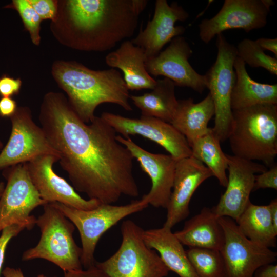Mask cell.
I'll list each match as a JSON object with an SVG mask.
<instances>
[{"instance_id": "30bf717a", "label": "cell", "mask_w": 277, "mask_h": 277, "mask_svg": "<svg viewBox=\"0 0 277 277\" xmlns=\"http://www.w3.org/2000/svg\"><path fill=\"white\" fill-rule=\"evenodd\" d=\"M10 118L11 131L0 153V170L27 163L43 155H53L60 159L42 127L34 122L29 107H18Z\"/></svg>"}, {"instance_id": "5b68a950", "label": "cell", "mask_w": 277, "mask_h": 277, "mask_svg": "<svg viewBox=\"0 0 277 277\" xmlns=\"http://www.w3.org/2000/svg\"><path fill=\"white\" fill-rule=\"evenodd\" d=\"M36 220L41 236L37 244L25 251L23 261L43 259L64 271L82 269V248L73 238L75 226L58 209L49 203Z\"/></svg>"}, {"instance_id": "7bdbcfd3", "label": "cell", "mask_w": 277, "mask_h": 277, "mask_svg": "<svg viewBox=\"0 0 277 277\" xmlns=\"http://www.w3.org/2000/svg\"><path fill=\"white\" fill-rule=\"evenodd\" d=\"M37 277H47V276L44 275V274H39L37 275Z\"/></svg>"}, {"instance_id": "cb8c5ba5", "label": "cell", "mask_w": 277, "mask_h": 277, "mask_svg": "<svg viewBox=\"0 0 277 277\" xmlns=\"http://www.w3.org/2000/svg\"><path fill=\"white\" fill-rule=\"evenodd\" d=\"M236 75L231 95V108L238 110L259 104H277V85L257 82L249 75L245 63L238 56L234 63Z\"/></svg>"}, {"instance_id": "f35d334b", "label": "cell", "mask_w": 277, "mask_h": 277, "mask_svg": "<svg viewBox=\"0 0 277 277\" xmlns=\"http://www.w3.org/2000/svg\"><path fill=\"white\" fill-rule=\"evenodd\" d=\"M273 227L277 233V200H272L269 204Z\"/></svg>"}, {"instance_id": "6da1fadb", "label": "cell", "mask_w": 277, "mask_h": 277, "mask_svg": "<svg viewBox=\"0 0 277 277\" xmlns=\"http://www.w3.org/2000/svg\"><path fill=\"white\" fill-rule=\"evenodd\" d=\"M38 120L75 190L101 204H112L123 195H139L133 173L134 157L101 116L86 124L64 93L50 91L43 98Z\"/></svg>"}, {"instance_id": "9c48e42d", "label": "cell", "mask_w": 277, "mask_h": 277, "mask_svg": "<svg viewBox=\"0 0 277 277\" xmlns=\"http://www.w3.org/2000/svg\"><path fill=\"white\" fill-rule=\"evenodd\" d=\"M7 181L0 197V232L6 227L18 224L32 229L36 218L31 212L48 203L43 200L33 184L26 163L4 169Z\"/></svg>"}, {"instance_id": "603a6c76", "label": "cell", "mask_w": 277, "mask_h": 277, "mask_svg": "<svg viewBox=\"0 0 277 277\" xmlns=\"http://www.w3.org/2000/svg\"><path fill=\"white\" fill-rule=\"evenodd\" d=\"M214 114V104L209 93L197 103L191 98L178 100L176 111L170 124L185 137L189 145L211 130L208 125Z\"/></svg>"}, {"instance_id": "74e56055", "label": "cell", "mask_w": 277, "mask_h": 277, "mask_svg": "<svg viewBox=\"0 0 277 277\" xmlns=\"http://www.w3.org/2000/svg\"><path fill=\"white\" fill-rule=\"evenodd\" d=\"M261 48L265 50L272 52L276 57L277 56V38H259L255 41Z\"/></svg>"}, {"instance_id": "8992f818", "label": "cell", "mask_w": 277, "mask_h": 277, "mask_svg": "<svg viewBox=\"0 0 277 277\" xmlns=\"http://www.w3.org/2000/svg\"><path fill=\"white\" fill-rule=\"evenodd\" d=\"M143 230L133 221H124L119 248L108 259L95 265L110 277H166L169 270L156 251L144 242Z\"/></svg>"}, {"instance_id": "7a4b0ae2", "label": "cell", "mask_w": 277, "mask_h": 277, "mask_svg": "<svg viewBox=\"0 0 277 277\" xmlns=\"http://www.w3.org/2000/svg\"><path fill=\"white\" fill-rule=\"evenodd\" d=\"M146 0H58L50 29L61 45L84 52H104L131 37Z\"/></svg>"}, {"instance_id": "44dd1931", "label": "cell", "mask_w": 277, "mask_h": 277, "mask_svg": "<svg viewBox=\"0 0 277 277\" xmlns=\"http://www.w3.org/2000/svg\"><path fill=\"white\" fill-rule=\"evenodd\" d=\"M174 234L180 242L189 248L220 251L224 243V233L219 217L212 208L204 207L185 222L183 228Z\"/></svg>"}, {"instance_id": "277c9868", "label": "cell", "mask_w": 277, "mask_h": 277, "mask_svg": "<svg viewBox=\"0 0 277 277\" xmlns=\"http://www.w3.org/2000/svg\"><path fill=\"white\" fill-rule=\"evenodd\" d=\"M227 140L233 155L272 165L277 155V104L232 110Z\"/></svg>"}, {"instance_id": "9a60e30c", "label": "cell", "mask_w": 277, "mask_h": 277, "mask_svg": "<svg viewBox=\"0 0 277 277\" xmlns=\"http://www.w3.org/2000/svg\"><path fill=\"white\" fill-rule=\"evenodd\" d=\"M59 157L43 155L26 163L30 178L41 198L47 202H57L81 210H90L101 203L94 199L85 200L65 179L53 169Z\"/></svg>"}, {"instance_id": "4fadbf2b", "label": "cell", "mask_w": 277, "mask_h": 277, "mask_svg": "<svg viewBox=\"0 0 277 277\" xmlns=\"http://www.w3.org/2000/svg\"><path fill=\"white\" fill-rule=\"evenodd\" d=\"M269 11L263 0H225L216 15L201 22L200 38L208 44L229 29H240L249 32L262 28L267 24Z\"/></svg>"}, {"instance_id": "836d02e7", "label": "cell", "mask_w": 277, "mask_h": 277, "mask_svg": "<svg viewBox=\"0 0 277 277\" xmlns=\"http://www.w3.org/2000/svg\"><path fill=\"white\" fill-rule=\"evenodd\" d=\"M22 85L20 78H15L6 74L0 76V96L12 97L19 94Z\"/></svg>"}, {"instance_id": "1f68e13d", "label": "cell", "mask_w": 277, "mask_h": 277, "mask_svg": "<svg viewBox=\"0 0 277 277\" xmlns=\"http://www.w3.org/2000/svg\"><path fill=\"white\" fill-rule=\"evenodd\" d=\"M266 188L277 189L276 165H274L269 170L255 175L253 191Z\"/></svg>"}, {"instance_id": "ac0fdd59", "label": "cell", "mask_w": 277, "mask_h": 277, "mask_svg": "<svg viewBox=\"0 0 277 277\" xmlns=\"http://www.w3.org/2000/svg\"><path fill=\"white\" fill-rule=\"evenodd\" d=\"M188 17V13L177 2L169 5L166 0H156L152 18L131 41L144 50L147 58L155 56L166 44L185 32L184 26L175 24Z\"/></svg>"}, {"instance_id": "7402d4cb", "label": "cell", "mask_w": 277, "mask_h": 277, "mask_svg": "<svg viewBox=\"0 0 277 277\" xmlns=\"http://www.w3.org/2000/svg\"><path fill=\"white\" fill-rule=\"evenodd\" d=\"M143 240L149 248L157 251L169 271L179 277H197L186 250L171 229L165 227L144 230Z\"/></svg>"}, {"instance_id": "484cf974", "label": "cell", "mask_w": 277, "mask_h": 277, "mask_svg": "<svg viewBox=\"0 0 277 277\" xmlns=\"http://www.w3.org/2000/svg\"><path fill=\"white\" fill-rule=\"evenodd\" d=\"M241 232L251 241L262 246H276V235L269 204L257 205L250 201L235 221Z\"/></svg>"}, {"instance_id": "83f0119b", "label": "cell", "mask_w": 277, "mask_h": 277, "mask_svg": "<svg viewBox=\"0 0 277 277\" xmlns=\"http://www.w3.org/2000/svg\"><path fill=\"white\" fill-rule=\"evenodd\" d=\"M186 252L197 277H226L224 263L219 251L189 248Z\"/></svg>"}, {"instance_id": "ffe728a7", "label": "cell", "mask_w": 277, "mask_h": 277, "mask_svg": "<svg viewBox=\"0 0 277 277\" xmlns=\"http://www.w3.org/2000/svg\"><path fill=\"white\" fill-rule=\"evenodd\" d=\"M147 58L141 48L134 45L131 41L126 40L116 50L106 56L105 62L111 68H117L123 72L129 90H151L156 80L146 69Z\"/></svg>"}, {"instance_id": "d6986e66", "label": "cell", "mask_w": 277, "mask_h": 277, "mask_svg": "<svg viewBox=\"0 0 277 277\" xmlns=\"http://www.w3.org/2000/svg\"><path fill=\"white\" fill-rule=\"evenodd\" d=\"M213 176L211 171L192 156L176 161L172 190L166 208L163 226L172 229L187 218L189 203L195 190L206 180Z\"/></svg>"}, {"instance_id": "ab89813d", "label": "cell", "mask_w": 277, "mask_h": 277, "mask_svg": "<svg viewBox=\"0 0 277 277\" xmlns=\"http://www.w3.org/2000/svg\"><path fill=\"white\" fill-rule=\"evenodd\" d=\"M4 277H25L20 268H14L9 267H6L2 271Z\"/></svg>"}, {"instance_id": "8fae6325", "label": "cell", "mask_w": 277, "mask_h": 277, "mask_svg": "<svg viewBox=\"0 0 277 277\" xmlns=\"http://www.w3.org/2000/svg\"><path fill=\"white\" fill-rule=\"evenodd\" d=\"M219 221L224 233V243L220 252L226 277H253L258 268L276 261V252L246 238L234 220L222 216Z\"/></svg>"}, {"instance_id": "e0dca14e", "label": "cell", "mask_w": 277, "mask_h": 277, "mask_svg": "<svg viewBox=\"0 0 277 277\" xmlns=\"http://www.w3.org/2000/svg\"><path fill=\"white\" fill-rule=\"evenodd\" d=\"M116 138L129 150L151 180V189L142 198L154 207L166 209L172 190L177 161L170 154L150 152L129 137L118 135Z\"/></svg>"}, {"instance_id": "3957f363", "label": "cell", "mask_w": 277, "mask_h": 277, "mask_svg": "<svg viewBox=\"0 0 277 277\" xmlns=\"http://www.w3.org/2000/svg\"><path fill=\"white\" fill-rule=\"evenodd\" d=\"M51 73L58 86L81 120L90 123L96 108L103 103L118 105L132 110L130 94L121 73L114 68L92 70L75 61H55Z\"/></svg>"}, {"instance_id": "f546056e", "label": "cell", "mask_w": 277, "mask_h": 277, "mask_svg": "<svg viewBox=\"0 0 277 277\" xmlns=\"http://www.w3.org/2000/svg\"><path fill=\"white\" fill-rule=\"evenodd\" d=\"M4 8L15 10L19 14L24 28L29 32L32 43L35 46L41 43V24L43 21L28 0H13Z\"/></svg>"}, {"instance_id": "4316f807", "label": "cell", "mask_w": 277, "mask_h": 277, "mask_svg": "<svg viewBox=\"0 0 277 277\" xmlns=\"http://www.w3.org/2000/svg\"><path fill=\"white\" fill-rule=\"evenodd\" d=\"M220 143L211 128L207 134L193 141L189 146L192 156L203 163L217 179L220 184L226 187L228 182L227 157L222 151Z\"/></svg>"}, {"instance_id": "d6a6232c", "label": "cell", "mask_w": 277, "mask_h": 277, "mask_svg": "<svg viewBox=\"0 0 277 277\" xmlns=\"http://www.w3.org/2000/svg\"><path fill=\"white\" fill-rule=\"evenodd\" d=\"M25 226L14 224L5 228L0 235V275L4 263L6 250L10 241L16 236L21 232L25 229Z\"/></svg>"}, {"instance_id": "ba28073f", "label": "cell", "mask_w": 277, "mask_h": 277, "mask_svg": "<svg viewBox=\"0 0 277 277\" xmlns=\"http://www.w3.org/2000/svg\"><path fill=\"white\" fill-rule=\"evenodd\" d=\"M217 50L215 62L205 74L207 88L214 106V125L212 130L221 142L227 140L232 122L231 95L236 75L234 63L236 47L223 35L216 36Z\"/></svg>"}, {"instance_id": "8d00e7d4", "label": "cell", "mask_w": 277, "mask_h": 277, "mask_svg": "<svg viewBox=\"0 0 277 277\" xmlns=\"http://www.w3.org/2000/svg\"><path fill=\"white\" fill-rule=\"evenodd\" d=\"M253 277H277V265L272 263L264 265L255 270Z\"/></svg>"}, {"instance_id": "b9f144b4", "label": "cell", "mask_w": 277, "mask_h": 277, "mask_svg": "<svg viewBox=\"0 0 277 277\" xmlns=\"http://www.w3.org/2000/svg\"><path fill=\"white\" fill-rule=\"evenodd\" d=\"M3 147H4L3 144L2 142L1 141H0V150H2Z\"/></svg>"}, {"instance_id": "60d3db41", "label": "cell", "mask_w": 277, "mask_h": 277, "mask_svg": "<svg viewBox=\"0 0 277 277\" xmlns=\"http://www.w3.org/2000/svg\"><path fill=\"white\" fill-rule=\"evenodd\" d=\"M5 185L4 182H0V197L2 194V193L4 191Z\"/></svg>"}, {"instance_id": "d4e9b609", "label": "cell", "mask_w": 277, "mask_h": 277, "mask_svg": "<svg viewBox=\"0 0 277 277\" xmlns=\"http://www.w3.org/2000/svg\"><path fill=\"white\" fill-rule=\"evenodd\" d=\"M175 87L173 81L164 77L157 80L150 91L141 95H130V99L140 109L141 115L154 117L170 123L178 106Z\"/></svg>"}, {"instance_id": "5bb4252c", "label": "cell", "mask_w": 277, "mask_h": 277, "mask_svg": "<svg viewBox=\"0 0 277 277\" xmlns=\"http://www.w3.org/2000/svg\"><path fill=\"white\" fill-rule=\"evenodd\" d=\"M192 53L185 38L177 36L164 50L147 58L146 69L151 76H163L173 81L175 86L188 87L202 93L207 88L206 77L190 65L189 59Z\"/></svg>"}, {"instance_id": "7c38bea8", "label": "cell", "mask_w": 277, "mask_h": 277, "mask_svg": "<svg viewBox=\"0 0 277 277\" xmlns=\"http://www.w3.org/2000/svg\"><path fill=\"white\" fill-rule=\"evenodd\" d=\"M101 117L124 137L141 135L160 145L176 161L192 156L187 140L170 123L152 116L129 118L108 112Z\"/></svg>"}, {"instance_id": "e575fe53", "label": "cell", "mask_w": 277, "mask_h": 277, "mask_svg": "<svg viewBox=\"0 0 277 277\" xmlns=\"http://www.w3.org/2000/svg\"><path fill=\"white\" fill-rule=\"evenodd\" d=\"M64 272V277H110L96 265L85 270L81 269Z\"/></svg>"}, {"instance_id": "52a82bcc", "label": "cell", "mask_w": 277, "mask_h": 277, "mask_svg": "<svg viewBox=\"0 0 277 277\" xmlns=\"http://www.w3.org/2000/svg\"><path fill=\"white\" fill-rule=\"evenodd\" d=\"M50 203L60 210L77 229L82 243L81 261L85 269L94 266L96 263L94 252L101 236L126 216L140 212L149 205L142 198L123 205L101 204L88 210L57 202Z\"/></svg>"}, {"instance_id": "d590c367", "label": "cell", "mask_w": 277, "mask_h": 277, "mask_svg": "<svg viewBox=\"0 0 277 277\" xmlns=\"http://www.w3.org/2000/svg\"><path fill=\"white\" fill-rule=\"evenodd\" d=\"M18 107L15 100L12 97L0 98V116L10 118L16 112Z\"/></svg>"}, {"instance_id": "f1b7e54d", "label": "cell", "mask_w": 277, "mask_h": 277, "mask_svg": "<svg viewBox=\"0 0 277 277\" xmlns=\"http://www.w3.org/2000/svg\"><path fill=\"white\" fill-rule=\"evenodd\" d=\"M237 56L252 68H263L270 73L277 75V58L265 53L255 41L242 40L236 47Z\"/></svg>"}, {"instance_id": "2e32d148", "label": "cell", "mask_w": 277, "mask_h": 277, "mask_svg": "<svg viewBox=\"0 0 277 277\" xmlns=\"http://www.w3.org/2000/svg\"><path fill=\"white\" fill-rule=\"evenodd\" d=\"M226 155L228 171L226 189L212 209L218 217L226 216L236 221L250 201L255 174L266 171L267 168L253 161Z\"/></svg>"}, {"instance_id": "4dcf8cb0", "label": "cell", "mask_w": 277, "mask_h": 277, "mask_svg": "<svg viewBox=\"0 0 277 277\" xmlns=\"http://www.w3.org/2000/svg\"><path fill=\"white\" fill-rule=\"evenodd\" d=\"M42 20L53 21L57 13L58 0H28Z\"/></svg>"}]
</instances>
